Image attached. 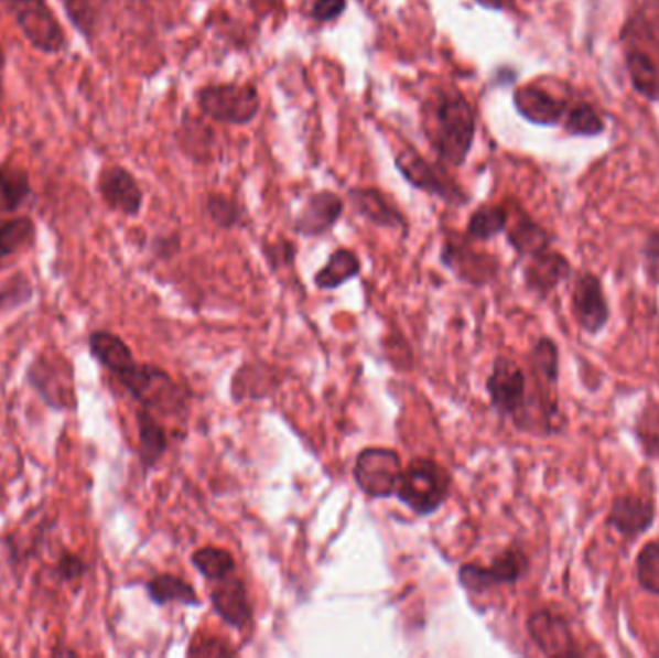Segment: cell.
Wrapping results in <instances>:
<instances>
[{"instance_id":"cell-1","label":"cell","mask_w":659,"mask_h":658,"mask_svg":"<svg viewBox=\"0 0 659 658\" xmlns=\"http://www.w3.org/2000/svg\"><path fill=\"white\" fill-rule=\"evenodd\" d=\"M422 130L442 163L461 166L475 141V110L457 89H437L422 105Z\"/></svg>"},{"instance_id":"cell-2","label":"cell","mask_w":659,"mask_h":658,"mask_svg":"<svg viewBox=\"0 0 659 658\" xmlns=\"http://www.w3.org/2000/svg\"><path fill=\"white\" fill-rule=\"evenodd\" d=\"M453 479L444 465L430 457H414L399 475L396 498L417 516L436 514L452 496Z\"/></svg>"},{"instance_id":"cell-3","label":"cell","mask_w":659,"mask_h":658,"mask_svg":"<svg viewBox=\"0 0 659 658\" xmlns=\"http://www.w3.org/2000/svg\"><path fill=\"white\" fill-rule=\"evenodd\" d=\"M118 382L130 392L131 398L139 402L141 408L153 413L177 416L187 410V390L156 365H131L128 371L118 377Z\"/></svg>"},{"instance_id":"cell-4","label":"cell","mask_w":659,"mask_h":658,"mask_svg":"<svg viewBox=\"0 0 659 658\" xmlns=\"http://www.w3.org/2000/svg\"><path fill=\"white\" fill-rule=\"evenodd\" d=\"M0 9L14 20L23 37L39 53L58 55L68 47L64 28L46 0H0Z\"/></svg>"},{"instance_id":"cell-5","label":"cell","mask_w":659,"mask_h":658,"mask_svg":"<svg viewBox=\"0 0 659 658\" xmlns=\"http://www.w3.org/2000/svg\"><path fill=\"white\" fill-rule=\"evenodd\" d=\"M569 308L579 331L588 338H596L604 333L614 317L604 280L592 271L576 272L569 295Z\"/></svg>"},{"instance_id":"cell-6","label":"cell","mask_w":659,"mask_h":658,"mask_svg":"<svg viewBox=\"0 0 659 658\" xmlns=\"http://www.w3.org/2000/svg\"><path fill=\"white\" fill-rule=\"evenodd\" d=\"M530 572V557L519 544H509L491 558L490 565L463 564L460 568L461 587L471 593H486L491 589L514 587Z\"/></svg>"},{"instance_id":"cell-7","label":"cell","mask_w":659,"mask_h":658,"mask_svg":"<svg viewBox=\"0 0 659 658\" xmlns=\"http://www.w3.org/2000/svg\"><path fill=\"white\" fill-rule=\"evenodd\" d=\"M201 110L205 117L220 122V125L246 126L253 122L259 109L261 97L257 87L239 86V84H223V86H207L199 91Z\"/></svg>"},{"instance_id":"cell-8","label":"cell","mask_w":659,"mask_h":658,"mask_svg":"<svg viewBox=\"0 0 659 658\" xmlns=\"http://www.w3.org/2000/svg\"><path fill=\"white\" fill-rule=\"evenodd\" d=\"M527 635L540 655L550 658H583L586 650L575 635L568 614L553 611L550 606L530 612L525 622Z\"/></svg>"},{"instance_id":"cell-9","label":"cell","mask_w":659,"mask_h":658,"mask_svg":"<svg viewBox=\"0 0 659 658\" xmlns=\"http://www.w3.org/2000/svg\"><path fill=\"white\" fill-rule=\"evenodd\" d=\"M490 406L501 419L517 423L529 400V375L521 365L507 356H498L486 379Z\"/></svg>"},{"instance_id":"cell-10","label":"cell","mask_w":659,"mask_h":658,"mask_svg":"<svg viewBox=\"0 0 659 658\" xmlns=\"http://www.w3.org/2000/svg\"><path fill=\"white\" fill-rule=\"evenodd\" d=\"M28 382L53 410H74L77 406L74 369L62 356L43 352L28 371Z\"/></svg>"},{"instance_id":"cell-11","label":"cell","mask_w":659,"mask_h":658,"mask_svg":"<svg viewBox=\"0 0 659 658\" xmlns=\"http://www.w3.org/2000/svg\"><path fill=\"white\" fill-rule=\"evenodd\" d=\"M656 521H658V504L652 496L627 490L614 496L604 526L612 529L615 535H619L627 544H633L650 533Z\"/></svg>"},{"instance_id":"cell-12","label":"cell","mask_w":659,"mask_h":658,"mask_svg":"<svg viewBox=\"0 0 659 658\" xmlns=\"http://www.w3.org/2000/svg\"><path fill=\"white\" fill-rule=\"evenodd\" d=\"M401 472V457L396 450L370 446L360 450L355 460L353 479L370 498H390L396 495Z\"/></svg>"},{"instance_id":"cell-13","label":"cell","mask_w":659,"mask_h":658,"mask_svg":"<svg viewBox=\"0 0 659 658\" xmlns=\"http://www.w3.org/2000/svg\"><path fill=\"white\" fill-rule=\"evenodd\" d=\"M396 166L401 172V176L421 192H426V194L440 197L447 203H455V205H463L467 202L465 194L445 176L444 172L437 171L434 164L424 161L413 149L401 151L396 159Z\"/></svg>"},{"instance_id":"cell-14","label":"cell","mask_w":659,"mask_h":658,"mask_svg":"<svg viewBox=\"0 0 659 658\" xmlns=\"http://www.w3.org/2000/svg\"><path fill=\"white\" fill-rule=\"evenodd\" d=\"M440 261L445 269L473 287H486L498 277V259L488 254H480L468 246L465 240H447L442 248Z\"/></svg>"},{"instance_id":"cell-15","label":"cell","mask_w":659,"mask_h":658,"mask_svg":"<svg viewBox=\"0 0 659 658\" xmlns=\"http://www.w3.org/2000/svg\"><path fill=\"white\" fill-rule=\"evenodd\" d=\"M569 279H573V265L561 251L552 248L529 257L522 269L525 288L538 302H545Z\"/></svg>"},{"instance_id":"cell-16","label":"cell","mask_w":659,"mask_h":658,"mask_svg":"<svg viewBox=\"0 0 659 658\" xmlns=\"http://www.w3.org/2000/svg\"><path fill=\"white\" fill-rule=\"evenodd\" d=\"M97 192L108 209L118 211L126 217H138L143 207V190L128 169L110 164L99 172Z\"/></svg>"},{"instance_id":"cell-17","label":"cell","mask_w":659,"mask_h":658,"mask_svg":"<svg viewBox=\"0 0 659 658\" xmlns=\"http://www.w3.org/2000/svg\"><path fill=\"white\" fill-rule=\"evenodd\" d=\"M216 583L218 585L210 591V604L216 614L226 626L246 629L253 619V604L249 601L244 581L230 575Z\"/></svg>"},{"instance_id":"cell-18","label":"cell","mask_w":659,"mask_h":658,"mask_svg":"<svg viewBox=\"0 0 659 658\" xmlns=\"http://www.w3.org/2000/svg\"><path fill=\"white\" fill-rule=\"evenodd\" d=\"M344 213V202L334 192H316L309 197L305 207L293 223V230L303 238H316L328 233Z\"/></svg>"},{"instance_id":"cell-19","label":"cell","mask_w":659,"mask_h":658,"mask_svg":"<svg viewBox=\"0 0 659 658\" xmlns=\"http://www.w3.org/2000/svg\"><path fill=\"white\" fill-rule=\"evenodd\" d=\"M515 109L538 126H553L568 117L569 105L538 86H525L514 95Z\"/></svg>"},{"instance_id":"cell-20","label":"cell","mask_w":659,"mask_h":658,"mask_svg":"<svg viewBox=\"0 0 659 658\" xmlns=\"http://www.w3.org/2000/svg\"><path fill=\"white\" fill-rule=\"evenodd\" d=\"M506 236L509 246L515 249V254L525 257V259L537 256L544 249L552 248V234L548 233L544 226L538 225L537 220H532L521 209H517L515 213L509 211Z\"/></svg>"},{"instance_id":"cell-21","label":"cell","mask_w":659,"mask_h":658,"mask_svg":"<svg viewBox=\"0 0 659 658\" xmlns=\"http://www.w3.org/2000/svg\"><path fill=\"white\" fill-rule=\"evenodd\" d=\"M349 202L360 217L367 218L368 223L382 228H399L406 233V217L399 213L393 203L386 199L382 192L375 187H353L349 190Z\"/></svg>"},{"instance_id":"cell-22","label":"cell","mask_w":659,"mask_h":658,"mask_svg":"<svg viewBox=\"0 0 659 658\" xmlns=\"http://www.w3.org/2000/svg\"><path fill=\"white\" fill-rule=\"evenodd\" d=\"M529 379L540 387L560 390L561 349L550 336H540L529 349Z\"/></svg>"},{"instance_id":"cell-23","label":"cell","mask_w":659,"mask_h":658,"mask_svg":"<svg viewBox=\"0 0 659 658\" xmlns=\"http://www.w3.org/2000/svg\"><path fill=\"white\" fill-rule=\"evenodd\" d=\"M89 352L108 373H112L116 379L128 371L131 365L138 364L130 346L116 334L108 331H95L89 336Z\"/></svg>"},{"instance_id":"cell-24","label":"cell","mask_w":659,"mask_h":658,"mask_svg":"<svg viewBox=\"0 0 659 658\" xmlns=\"http://www.w3.org/2000/svg\"><path fill=\"white\" fill-rule=\"evenodd\" d=\"M630 434L648 462H659V400L648 396L630 423Z\"/></svg>"},{"instance_id":"cell-25","label":"cell","mask_w":659,"mask_h":658,"mask_svg":"<svg viewBox=\"0 0 659 658\" xmlns=\"http://www.w3.org/2000/svg\"><path fill=\"white\" fill-rule=\"evenodd\" d=\"M136 421H138L139 457H141L143 467L149 472L166 454L169 434L164 431V427L156 421L153 411L145 410V408H139Z\"/></svg>"},{"instance_id":"cell-26","label":"cell","mask_w":659,"mask_h":658,"mask_svg":"<svg viewBox=\"0 0 659 658\" xmlns=\"http://www.w3.org/2000/svg\"><path fill=\"white\" fill-rule=\"evenodd\" d=\"M31 197L30 174L22 166H0V220L22 209Z\"/></svg>"},{"instance_id":"cell-27","label":"cell","mask_w":659,"mask_h":658,"mask_svg":"<svg viewBox=\"0 0 659 658\" xmlns=\"http://www.w3.org/2000/svg\"><path fill=\"white\" fill-rule=\"evenodd\" d=\"M145 589L149 598L159 606L170 603L184 604V606H199L201 604L195 587L172 573H161L153 580L147 581Z\"/></svg>"},{"instance_id":"cell-28","label":"cell","mask_w":659,"mask_h":658,"mask_svg":"<svg viewBox=\"0 0 659 658\" xmlns=\"http://www.w3.org/2000/svg\"><path fill=\"white\" fill-rule=\"evenodd\" d=\"M360 274L359 257L352 249H336L321 271L315 274V284L321 290H336L345 282Z\"/></svg>"},{"instance_id":"cell-29","label":"cell","mask_w":659,"mask_h":658,"mask_svg":"<svg viewBox=\"0 0 659 658\" xmlns=\"http://www.w3.org/2000/svg\"><path fill=\"white\" fill-rule=\"evenodd\" d=\"M37 240V226L30 217L0 220V267L7 259L28 249Z\"/></svg>"},{"instance_id":"cell-30","label":"cell","mask_w":659,"mask_h":658,"mask_svg":"<svg viewBox=\"0 0 659 658\" xmlns=\"http://www.w3.org/2000/svg\"><path fill=\"white\" fill-rule=\"evenodd\" d=\"M623 40H629V48L658 47L659 53V0H650L635 17L623 32Z\"/></svg>"},{"instance_id":"cell-31","label":"cell","mask_w":659,"mask_h":658,"mask_svg":"<svg viewBox=\"0 0 659 658\" xmlns=\"http://www.w3.org/2000/svg\"><path fill=\"white\" fill-rule=\"evenodd\" d=\"M627 68H629L630 82L638 94L659 101V66L653 63L652 56L646 55L642 51L629 48L627 51Z\"/></svg>"},{"instance_id":"cell-32","label":"cell","mask_w":659,"mask_h":658,"mask_svg":"<svg viewBox=\"0 0 659 658\" xmlns=\"http://www.w3.org/2000/svg\"><path fill=\"white\" fill-rule=\"evenodd\" d=\"M509 211L504 205H484L468 218V240L488 241L501 233H506Z\"/></svg>"},{"instance_id":"cell-33","label":"cell","mask_w":659,"mask_h":658,"mask_svg":"<svg viewBox=\"0 0 659 658\" xmlns=\"http://www.w3.org/2000/svg\"><path fill=\"white\" fill-rule=\"evenodd\" d=\"M195 570L208 581H223L236 572V558L228 550L218 547H203L192 554Z\"/></svg>"},{"instance_id":"cell-34","label":"cell","mask_w":659,"mask_h":658,"mask_svg":"<svg viewBox=\"0 0 659 658\" xmlns=\"http://www.w3.org/2000/svg\"><path fill=\"white\" fill-rule=\"evenodd\" d=\"M635 580L642 593L659 596V539L646 541L635 558Z\"/></svg>"},{"instance_id":"cell-35","label":"cell","mask_w":659,"mask_h":658,"mask_svg":"<svg viewBox=\"0 0 659 658\" xmlns=\"http://www.w3.org/2000/svg\"><path fill=\"white\" fill-rule=\"evenodd\" d=\"M62 10L87 43H93L97 33V14L93 9L91 0H61Z\"/></svg>"},{"instance_id":"cell-36","label":"cell","mask_w":659,"mask_h":658,"mask_svg":"<svg viewBox=\"0 0 659 658\" xmlns=\"http://www.w3.org/2000/svg\"><path fill=\"white\" fill-rule=\"evenodd\" d=\"M565 126H568V132L573 133V136L591 138V136H598L599 132H604V122L591 105H576L573 109H569Z\"/></svg>"},{"instance_id":"cell-37","label":"cell","mask_w":659,"mask_h":658,"mask_svg":"<svg viewBox=\"0 0 659 658\" xmlns=\"http://www.w3.org/2000/svg\"><path fill=\"white\" fill-rule=\"evenodd\" d=\"M33 294L31 282L23 272H18L0 287V311H12L15 308H22L28 303Z\"/></svg>"},{"instance_id":"cell-38","label":"cell","mask_w":659,"mask_h":658,"mask_svg":"<svg viewBox=\"0 0 659 658\" xmlns=\"http://www.w3.org/2000/svg\"><path fill=\"white\" fill-rule=\"evenodd\" d=\"M208 217L213 218V223L220 226V228H234L241 223L244 218V211L238 203L231 202L224 195H210L207 199Z\"/></svg>"},{"instance_id":"cell-39","label":"cell","mask_w":659,"mask_h":658,"mask_svg":"<svg viewBox=\"0 0 659 658\" xmlns=\"http://www.w3.org/2000/svg\"><path fill=\"white\" fill-rule=\"evenodd\" d=\"M264 256L269 261L272 271H280L282 267H292L295 263V256H298V248L295 244L290 240H280L277 244H270L264 248Z\"/></svg>"},{"instance_id":"cell-40","label":"cell","mask_w":659,"mask_h":658,"mask_svg":"<svg viewBox=\"0 0 659 658\" xmlns=\"http://www.w3.org/2000/svg\"><path fill=\"white\" fill-rule=\"evenodd\" d=\"M187 655L192 657H234L236 649L228 647V643L220 641L216 637H207L203 641L193 643Z\"/></svg>"},{"instance_id":"cell-41","label":"cell","mask_w":659,"mask_h":658,"mask_svg":"<svg viewBox=\"0 0 659 658\" xmlns=\"http://www.w3.org/2000/svg\"><path fill=\"white\" fill-rule=\"evenodd\" d=\"M54 570H56V575H58L62 581H77L84 578L89 568L85 564L84 558L66 552V554L58 560V564H56Z\"/></svg>"},{"instance_id":"cell-42","label":"cell","mask_w":659,"mask_h":658,"mask_svg":"<svg viewBox=\"0 0 659 658\" xmlns=\"http://www.w3.org/2000/svg\"><path fill=\"white\" fill-rule=\"evenodd\" d=\"M345 9H347L345 0H315V4L311 9V17L316 22L326 24V22H334V20L342 17Z\"/></svg>"},{"instance_id":"cell-43","label":"cell","mask_w":659,"mask_h":658,"mask_svg":"<svg viewBox=\"0 0 659 658\" xmlns=\"http://www.w3.org/2000/svg\"><path fill=\"white\" fill-rule=\"evenodd\" d=\"M642 257H645L648 279L656 282L659 279V230H652L646 236Z\"/></svg>"},{"instance_id":"cell-44","label":"cell","mask_w":659,"mask_h":658,"mask_svg":"<svg viewBox=\"0 0 659 658\" xmlns=\"http://www.w3.org/2000/svg\"><path fill=\"white\" fill-rule=\"evenodd\" d=\"M282 2H284V0H249V7H251L255 12H259V14H267V12L280 9Z\"/></svg>"},{"instance_id":"cell-45","label":"cell","mask_w":659,"mask_h":658,"mask_svg":"<svg viewBox=\"0 0 659 658\" xmlns=\"http://www.w3.org/2000/svg\"><path fill=\"white\" fill-rule=\"evenodd\" d=\"M480 7L490 10H511L515 7V0H476Z\"/></svg>"},{"instance_id":"cell-46","label":"cell","mask_w":659,"mask_h":658,"mask_svg":"<svg viewBox=\"0 0 659 658\" xmlns=\"http://www.w3.org/2000/svg\"><path fill=\"white\" fill-rule=\"evenodd\" d=\"M4 71H7V53H4V48L0 47V101L4 95Z\"/></svg>"}]
</instances>
